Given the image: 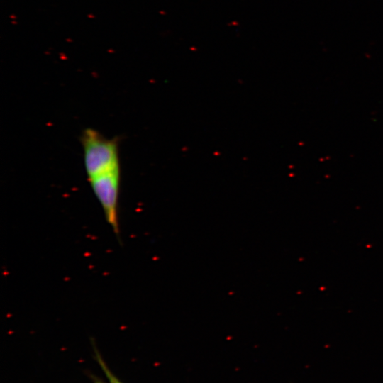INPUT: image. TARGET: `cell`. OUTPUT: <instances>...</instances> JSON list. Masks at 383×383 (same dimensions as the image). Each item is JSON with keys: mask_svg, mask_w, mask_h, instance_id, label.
<instances>
[{"mask_svg": "<svg viewBox=\"0 0 383 383\" xmlns=\"http://www.w3.org/2000/svg\"><path fill=\"white\" fill-rule=\"evenodd\" d=\"M88 179L120 167L118 139H108L93 128L85 129L80 137Z\"/></svg>", "mask_w": 383, "mask_h": 383, "instance_id": "6da1fadb", "label": "cell"}, {"mask_svg": "<svg viewBox=\"0 0 383 383\" xmlns=\"http://www.w3.org/2000/svg\"><path fill=\"white\" fill-rule=\"evenodd\" d=\"M101 369L103 370L105 374V376L106 377L109 383H122L114 374H113V373L107 367L106 364H103L101 365ZM96 383H103V382L97 380Z\"/></svg>", "mask_w": 383, "mask_h": 383, "instance_id": "3957f363", "label": "cell"}, {"mask_svg": "<svg viewBox=\"0 0 383 383\" xmlns=\"http://www.w3.org/2000/svg\"><path fill=\"white\" fill-rule=\"evenodd\" d=\"M89 181L103 209L107 223L117 238H120L118 213L120 167L99 174Z\"/></svg>", "mask_w": 383, "mask_h": 383, "instance_id": "7a4b0ae2", "label": "cell"}]
</instances>
